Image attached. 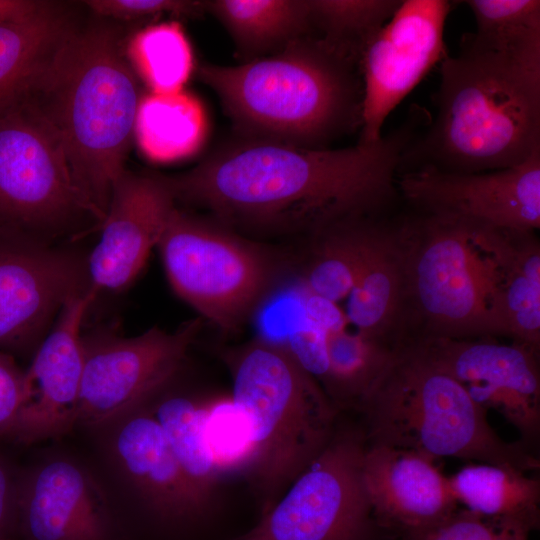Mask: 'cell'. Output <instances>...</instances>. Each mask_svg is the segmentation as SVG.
<instances>
[{
    "instance_id": "6da1fadb",
    "label": "cell",
    "mask_w": 540,
    "mask_h": 540,
    "mask_svg": "<svg viewBox=\"0 0 540 540\" xmlns=\"http://www.w3.org/2000/svg\"><path fill=\"white\" fill-rule=\"evenodd\" d=\"M417 126L410 120L375 143L341 149L243 138L186 173L164 177L175 201L206 210L243 236L311 239L391 202Z\"/></svg>"
},
{
    "instance_id": "7a4b0ae2",
    "label": "cell",
    "mask_w": 540,
    "mask_h": 540,
    "mask_svg": "<svg viewBox=\"0 0 540 540\" xmlns=\"http://www.w3.org/2000/svg\"><path fill=\"white\" fill-rule=\"evenodd\" d=\"M122 31L77 25L23 98L53 127L75 187L101 225L125 171L142 98Z\"/></svg>"
},
{
    "instance_id": "3957f363",
    "label": "cell",
    "mask_w": 540,
    "mask_h": 540,
    "mask_svg": "<svg viewBox=\"0 0 540 540\" xmlns=\"http://www.w3.org/2000/svg\"><path fill=\"white\" fill-rule=\"evenodd\" d=\"M439 84L435 119L406 147L400 167L477 173L540 150V60L489 51L463 36L458 55L440 63Z\"/></svg>"
},
{
    "instance_id": "277c9868",
    "label": "cell",
    "mask_w": 540,
    "mask_h": 540,
    "mask_svg": "<svg viewBox=\"0 0 540 540\" xmlns=\"http://www.w3.org/2000/svg\"><path fill=\"white\" fill-rule=\"evenodd\" d=\"M197 76L243 138L327 148L361 126L358 66L313 36L235 66L202 63Z\"/></svg>"
},
{
    "instance_id": "5b68a950",
    "label": "cell",
    "mask_w": 540,
    "mask_h": 540,
    "mask_svg": "<svg viewBox=\"0 0 540 540\" xmlns=\"http://www.w3.org/2000/svg\"><path fill=\"white\" fill-rule=\"evenodd\" d=\"M511 229L424 214L400 225L405 320L419 337L484 338L503 334L500 292Z\"/></svg>"
},
{
    "instance_id": "8992f818",
    "label": "cell",
    "mask_w": 540,
    "mask_h": 540,
    "mask_svg": "<svg viewBox=\"0 0 540 540\" xmlns=\"http://www.w3.org/2000/svg\"><path fill=\"white\" fill-rule=\"evenodd\" d=\"M232 377V401L253 446L247 473L262 514L325 448L339 411L283 343L263 336L221 352Z\"/></svg>"
},
{
    "instance_id": "52a82bcc",
    "label": "cell",
    "mask_w": 540,
    "mask_h": 540,
    "mask_svg": "<svg viewBox=\"0 0 540 540\" xmlns=\"http://www.w3.org/2000/svg\"><path fill=\"white\" fill-rule=\"evenodd\" d=\"M357 410L367 443L412 450L434 460L457 458L511 466L540 467L535 452L505 441L461 384L408 342L400 344Z\"/></svg>"
},
{
    "instance_id": "ba28073f",
    "label": "cell",
    "mask_w": 540,
    "mask_h": 540,
    "mask_svg": "<svg viewBox=\"0 0 540 540\" xmlns=\"http://www.w3.org/2000/svg\"><path fill=\"white\" fill-rule=\"evenodd\" d=\"M157 248L173 291L223 333L237 332L281 275V260L262 243L177 206Z\"/></svg>"
},
{
    "instance_id": "9c48e42d",
    "label": "cell",
    "mask_w": 540,
    "mask_h": 540,
    "mask_svg": "<svg viewBox=\"0 0 540 540\" xmlns=\"http://www.w3.org/2000/svg\"><path fill=\"white\" fill-rule=\"evenodd\" d=\"M89 215L53 127L23 99L0 110V229L46 241Z\"/></svg>"
},
{
    "instance_id": "30bf717a",
    "label": "cell",
    "mask_w": 540,
    "mask_h": 540,
    "mask_svg": "<svg viewBox=\"0 0 540 540\" xmlns=\"http://www.w3.org/2000/svg\"><path fill=\"white\" fill-rule=\"evenodd\" d=\"M363 429L336 427L314 461L259 522L233 540H374L362 476Z\"/></svg>"
},
{
    "instance_id": "8fae6325",
    "label": "cell",
    "mask_w": 540,
    "mask_h": 540,
    "mask_svg": "<svg viewBox=\"0 0 540 540\" xmlns=\"http://www.w3.org/2000/svg\"><path fill=\"white\" fill-rule=\"evenodd\" d=\"M202 324L198 317L173 332L154 326L134 337L108 330L83 335L77 423L103 425L161 391L181 369Z\"/></svg>"
},
{
    "instance_id": "7c38bea8",
    "label": "cell",
    "mask_w": 540,
    "mask_h": 540,
    "mask_svg": "<svg viewBox=\"0 0 540 540\" xmlns=\"http://www.w3.org/2000/svg\"><path fill=\"white\" fill-rule=\"evenodd\" d=\"M451 6L446 0H403L368 43L359 65V143L379 141L390 113L448 56L444 29Z\"/></svg>"
},
{
    "instance_id": "4fadbf2b",
    "label": "cell",
    "mask_w": 540,
    "mask_h": 540,
    "mask_svg": "<svg viewBox=\"0 0 540 540\" xmlns=\"http://www.w3.org/2000/svg\"><path fill=\"white\" fill-rule=\"evenodd\" d=\"M407 342L458 381L480 408L499 413L532 450L540 436L539 350L488 337H417Z\"/></svg>"
},
{
    "instance_id": "5bb4252c",
    "label": "cell",
    "mask_w": 540,
    "mask_h": 540,
    "mask_svg": "<svg viewBox=\"0 0 540 540\" xmlns=\"http://www.w3.org/2000/svg\"><path fill=\"white\" fill-rule=\"evenodd\" d=\"M89 288L86 259L77 253L0 229V347L32 342L70 296Z\"/></svg>"
},
{
    "instance_id": "9a60e30c",
    "label": "cell",
    "mask_w": 540,
    "mask_h": 540,
    "mask_svg": "<svg viewBox=\"0 0 540 540\" xmlns=\"http://www.w3.org/2000/svg\"><path fill=\"white\" fill-rule=\"evenodd\" d=\"M398 186L424 214L516 230L540 227V150L520 164L488 172H406Z\"/></svg>"
},
{
    "instance_id": "2e32d148",
    "label": "cell",
    "mask_w": 540,
    "mask_h": 540,
    "mask_svg": "<svg viewBox=\"0 0 540 540\" xmlns=\"http://www.w3.org/2000/svg\"><path fill=\"white\" fill-rule=\"evenodd\" d=\"M95 295L89 288L64 302L25 372L26 396L10 431L20 441L58 436L77 423L84 362L82 324Z\"/></svg>"
},
{
    "instance_id": "e0dca14e",
    "label": "cell",
    "mask_w": 540,
    "mask_h": 540,
    "mask_svg": "<svg viewBox=\"0 0 540 540\" xmlns=\"http://www.w3.org/2000/svg\"><path fill=\"white\" fill-rule=\"evenodd\" d=\"M176 206L162 175L128 171L113 185L100 240L86 258L92 291L119 292L129 287L157 247Z\"/></svg>"
},
{
    "instance_id": "ac0fdd59",
    "label": "cell",
    "mask_w": 540,
    "mask_h": 540,
    "mask_svg": "<svg viewBox=\"0 0 540 540\" xmlns=\"http://www.w3.org/2000/svg\"><path fill=\"white\" fill-rule=\"evenodd\" d=\"M435 462L412 450L366 442L362 476L379 528L405 538L438 524L459 508L449 478Z\"/></svg>"
},
{
    "instance_id": "d6986e66",
    "label": "cell",
    "mask_w": 540,
    "mask_h": 540,
    "mask_svg": "<svg viewBox=\"0 0 540 540\" xmlns=\"http://www.w3.org/2000/svg\"><path fill=\"white\" fill-rule=\"evenodd\" d=\"M26 540H109L103 497L77 465L55 460L36 471L19 501Z\"/></svg>"
},
{
    "instance_id": "ffe728a7",
    "label": "cell",
    "mask_w": 540,
    "mask_h": 540,
    "mask_svg": "<svg viewBox=\"0 0 540 540\" xmlns=\"http://www.w3.org/2000/svg\"><path fill=\"white\" fill-rule=\"evenodd\" d=\"M113 449L127 478L158 518L181 521L205 513L154 415L128 417L116 433Z\"/></svg>"
},
{
    "instance_id": "44dd1931",
    "label": "cell",
    "mask_w": 540,
    "mask_h": 540,
    "mask_svg": "<svg viewBox=\"0 0 540 540\" xmlns=\"http://www.w3.org/2000/svg\"><path fill=\"white\" fill-rule=\"evenodd\" d=\"M345 314L355 331L398 346L392 339L405 320L400 226L388 228L372 222Z\"/></svg>"
},
{
    "instance_id": "7402d4cb",
    "label": "cell",
    "mask_w": 540,
    "mask_h": 540,
    "mask_svg": "<svg viewBox=\"0 0 540 540\" xmlns=\"http://www.w3.org/2000/svg\"><path fill=\"white\" fill-rule=\"evenodd\" d=\"M68 5L0 22V110L24 98L33 80L77 26Z\"/></svg>"
},
{
    "instance_id": "603a6c76",
    "label": "cell",
    "mask_w": 540,
    "mask_h": 540,
    "mask_svg": "<svg viewBox=\"0 0 540 540\" xmlns=\"http://www.w3.org/2000/svg\"><path fill=\"white\" fill-rule=\"evenodd\" d=\"M206 12L225 27L245 62L312 33L309 0H211Z\"/></svg>"
},
{
    "instance_id": "cb8c5ba5",
    "label": "cell",
    "mask_w": 540,
    "mask_h": 540,
    "mask_svg": "<svg viewBox=\"0 0 540 540\" xmlns=\"http://www.w3.org/2000/svg\"><path fill=\"white\" fill-rule=\"evenodd\" d=\"M457 504L483 518L539 526L540 480L511 466L471 462L449 476Z\"/></svg>"
},
{
    "instance_id": "d4e9b609",
    "label": "cell",
    "mask_w": 540,
    "mask_h": 540,
    "mask_svg": "<svg viewBox=\"0 0 540 540\" xmlns=\"http://www.w3.org/2000/svg\"><path fill=\"white\" fill-rule=\"evenodd\" d=\"M207 130L205 111L193 95L182 91L142 96L134 138L148 159L170 162L188 157L202 145Z\"/></svg>"
},
{
    "instance_id": "484cf974",
    "label": "cell",
    "mask_w": 540,
    "mask_h": 540,
    "mask_svg": "<svg viewBox=\"0 0 540 540\" xmlns=\"http://www.w3.org/2000/svg\"><path fill=\"white\" fill-rule=\"evenodd\" d=\"M504 336L539 350L540 246L534 231L513 230L504 257L500 292Z\"/></svg>"
},
{
    "instance_id": "4316f807",
    "label": "cell",
    "mask_w": 540,
    "mask_h": 540,
    "mask_svg": "<svg viewBox=\"0 0 540 540\" xmlns=\"http://www.w3.org/2000/svg\"><path fill=\"white\" fill-rule=\"evenodd\" d=\"M208 411L209 403L185 396L167 397L154 411V417L204 511L221 478L206 436Z\"/></svg>"
},
{
    "instance_id": "83f0119b",
    "label": "cell",
    "mask_w": 540,
    "mask_h": 540,
    "mask_svg": "<svg viewBox=\"0 0 540 540\" xmlns=\"http://www.w3.org/2000/svg\"><path fill=\"white\" fill-rule=\"evenodd\" d=\"M398 346L348 329L327 333V371L320 385L339 412L357 410Z\"/></svg>"
},
{
    "instance_id": "f1b7e54d",
    "label": "cell",
    "mask_w": 540,
    "mask_h": 540,
    "mask_svg": "<svg viewBox=\"0 0 540 540\" xmlns=\"http://www.w3.org/2000/svg\"><path fill=\"white\" fill-rule=\"evenodd\" d=\"M370 217L334 224L311 238L313 245L302 274V289L338 303L353 287L368 234Z\"/></svg>"
},
{
    "instance_id": "f546056e",
    "label": "cell",
    "mask_w": 540,
    "mask_h": 540,
    "mask_svg": "<svg viewBox=\"0 0 540 540\" xmlns=\"http://www.w3.org/2000/svg\"><path fill=\"white\" fill-rule=\"evenodd\" d=\"M311 36L357 65L368 43L392 17L399 0H309Z\"/></svg>"
},
{
    "instance_id": "4dcf8cb0",
    "label": "cell",
    "mask_w": 540,
    "mask_h": 540,
    "mask_svg": "<svg viewBox=\"0 0 540 540\" xmlns=\"http://www.w3.org/2000/svg\"><path fill=\"white\" fill-rule=\"evenodd\" d=\"M128 60L151 93L182 91L194 68L190 42L176 21L146 26L126 42Z\"/></svg>"
},
{
    "instance_id": "1f68e13d",
    "label": "cell",
    "mask_w": 540,
    "mask_h": 540,
    "mask_svg": "<svg viewBox=\"0 0 540 540\" xmlns=\"http://www.w3.org/2000/svg\"><path fill=\"white\" fill-rule=\"evenodd\" d=\"M476 31L464 35L483 49L540 59V1L468 0Z\"/></svg>"
},
{
    "instance_id": "d6a6232c",
    "label": "cell",
    "mask_w": 540,
    "mask_h": 540,
    "mask_svg": "<svg viewBox=\"0 0 540 540\" xmlns=\"http://www.w3.org/2000/svg\"><path fill=\"white\" fill-rule=\"evenodd\" d=\"M206 436L220 477L226 473H248L253 461L249 428L232 399L209 403Z\"/></svg>"
},
{
    "instance_id": "836d02e7",
    "label": "cell",
    "mask_w": 540,
    "mask_h": 540,
    "mask_svg": "<svg viewBox=\"0 0 540 540\" xmlns=\"http://www.w3.org/2000/svg\"><path fill=\"white\" fill-rule=\"evenodd\" d=\"M525 526L483 518L459 508L449 517L404 540H528Z\"/></svg>"
},
{
    "instance_id": "e575fe53",
    "label": "cell",
    "mask_w": 540,
    "mask_h": 540,
    "mask_svg": "<svg viewBox=\"0 0 540 540\" xmlns=\"http://www.w3.org/2000/svg\"><path fill=\"white\" fill-rule=\"evenodd\" d=\"M83 5L99 17L125 21L161 15L198 17L206 12V1L195 0H86Z\"/></svg>"
},
{
    "instance_id": "d590c367",
    "label": "cell",
    "mask_w": 540,
    "mask_h": 540,
    "mask_svg": "<svg viewBox=\"0 0 540 540\" xmlns=\"http://www.w3.org/2000/svg\"><path fill=\"white\" fill-rule=\"evenodd\" d=\"M282 343L301 367L321 384L327 371V333L306 319L293 328Z\"/></svg>"
},
{
    "instance_id": "8d00e7d4",
    "label": "cell",
    "mask_w": 540,
    "mask_h": 540,
    "mask_svg": "<svg viewBox=\"0 0 540 540\" xmlns=\"http://www.w3.org/2000/svg\"><path fill=\"white\" fill-rule=\"evenodd\" d=\"M25 396V372L0 352V435L10 433Z\"/></svg>"
},
{
    "instance_id": "74e56055",
    "label": "cell",
    "mask_w": 540,
    "mask_h": 540,
    "mask_svg": "<svg viewBox=\"0 0 540 540\" xmlns=\"http://www.w3.org/2000/svg\"><path fill=\"white\" fill-rule=\"evenodd\" d=\"M302 306L305 317L326 333L347 329L348 319L337 303L303 290Z\"/></svg>"
},
{
    "instance_id": "f35d334b",
    "label": "cell",
    "mask_w": 540,
    "mask_h": 540,
    "mask_svg": "<svg viewBox=\"0 0 540 540\" xmlns=\"http://www.w3.org/2000/svg\"><path fill=\"white\" fill-rule=\"evenodd\" d=\"M42 0H0V22L30 16L47 5Z\"/></svg>"
},
{
    "instance_id": "ab89813d",
    "label": "cell",
    "mask_w": 540,
    "mask_h": 540,
    "mask_svg": "<svg viewBox=\"0 0 540 540\" xmlns=\"http://www.w3.org/2000/svg\"><path fill=\"white\" fill-rule=\"evenodd\" d=\"M12 517V487L4 467L0 464V540L5 536Z\"/></svg>"
},
{
    "instance_id": "60d3db41",
    "label": "cell",
    "mask_w": 540,
    "mask_h": 540,
    "mask_svg": "<svg viewBox=\"0 0 540 540\" xmlns=\"http://www.w3.org/2000/svg\"><path fill=\"white\" fill-rule=\"evenodd\" d=\"M2 540H14V539H11V538H7V539H2Z\"/></svg>"
}]
</instances>
